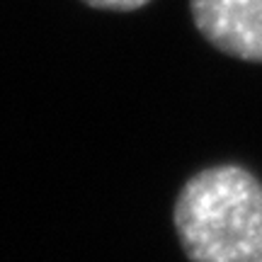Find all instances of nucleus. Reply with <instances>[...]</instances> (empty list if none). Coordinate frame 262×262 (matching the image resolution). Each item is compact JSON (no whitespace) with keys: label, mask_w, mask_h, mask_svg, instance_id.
<instances>
[{"label":"nucleus","mask_w":262,"mask_h":262,"mask_svg":"<svg viewBox=\"0 0 262 262\" xmlns=\"http://www.w3.org/2000/svg\"><path fill=\"white\" fill-rule=\"evenodd\" d=\"M202 37L241 61L262 63V0H189Z\"/></svg>","instance_id":"nucleus-2"},{"label":"nucleus","mask_w":262,"mask_h":262,"mask_svg":"<svg viewBox=\"0 0 262 262\" xmlns=\"http://www.w3.org/2000/svg\"><path fill=\"white\" fill-rule=\"evenodd\" d=\"M175 231L192 262H262V185L238 165L196 172L178 194Z\"/></svg>","instance_id":"nucleus-1"},{"label":"nucleus","mask_w":262,"mask_h":262,"mask_svg":"<svg viewBox=\"0 0 262 262\" xmlns=\"http://www.w3.org/2000/svg\"><path fill=\"white\" fill-rule=\"evenodd\" d=\"M83 3L100 10H139L148 5L150 0H83Z\"/></svg>","instance_id":"nucleus-3"}]
</instances>
